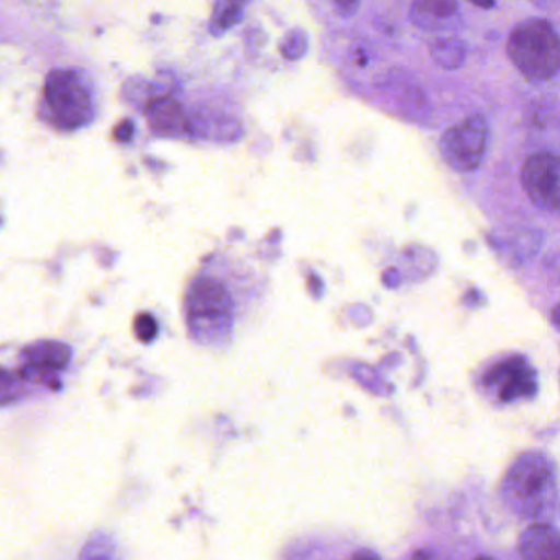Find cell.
Instances as JSON below:
<instances>
[{"instance_id": "277c9868", "label": "cell", "mask_w": 560, "mask_h": 560, "mask_svg": "<svg viewBox=\"0 0 560 560\" xmlns=\"http://www.w3.org/2000/svg\"><path fill=\"white\" fill-rule=\"evenodd\" d=\"M44 97L57 129L70 132L86 126L93 117L90 90L77 71H51L45 83Z\"/></svg>"}, {"instance_id": "7c38bea8", "label": "cell", "mask_w": 560, "mask_h": 560, "mask_svg": "<svg viewBox=\"0 0 560 560\" xmlns=\"http://www.w3.org/2000/svg\"><path fill=\"white\" fill-rule=\"evenodd\" d=\"M432 61L444 70L455 71L464 67L467 50L457 38H438L429 47Z\"/></svg>"}, {"instance_id": "ffe728a7", "label": "cell", "mask_w": 560, "mask_h": 560, "mask_svg": "<svg viewBox=\"0 0 560 560\" xmlns=\"http://www.w3.org/2000/svg\"><path fill=\"white\" fill-rule=\"evenodd\" d=\"M355 557H376V556H375V553L363 552V553H355Z\"/></svg>"}, {"instance_id": "7a4b0ae2", "label": "cell", "mask_w": 560, "mask_h": 560, "mask_svg": "<svg viewBox=\"0 0 560 560\" xmlns=\"http://www.w3.org/2000/svg\"><path fill=\"white\" fill-rule=\"evenodd\" d=\"M189 332L205 346H218L232 332L234 301L228 288L212 277H199L188 288L185 300Z\"/></svg>"}, {"instance_id": "6da1fadb", "label": "cell", "mask_w": 560, "mask_h": 560, "mask_svg": "<svg viewBox=\"0 0 560 560\" xmlns=\"http://www.w3.org/2000/svg\"><path fill=\"white\" fill-rule=\"evenodd\" d=\"M503 498L524 520L546 517L557 501V474L549 457L540 452L520 455L504 477Z\"/></svg>"}, {"instance_id": "e0dca14e", "label": "cell", "mask_w": 560, "mask_h": 560, "mask_svg": "<svg viewBox=\"0 0 560 560\" xmlns=\"http://www.w3.org/2000/svg\"><path fill=\"white\" fill-rule=\"evenodd\" d=\"M334 2L340 9V12H343L346 15L355 14L360 5V0H334Z\"/></svg>"}, {"instance_id": "ac0fdd59", "label": "cell", "mask_w": 560, "mask_h": 560, "mask_svg": "<svg viewBox=\"0 0 560 560\" xmlns=\"http://www.w3.org/2000/svg\"><path fill=\"white\" fill-rule=\"evenodd\" d=\"M468 2H471V4L480 9H491L497 0H468Z\"/></svg>"}, {"instance_id": "d6986e66", "label": "cell", "mask_w": 560, "mask_h": 560, "mask_svg": "<svg viewBox=\"0 0 560 560\" xmlns=\"http://www.w3.org/2000/svg\"><path fill=\"white\" fill-rule=\"evenodd\" d=\"M552 323L560 330V303L552 310Z\"/></svg>"}, {"instance_id": "8992f818", "label": "cell", "mask_w": 560, "mask_h": 560, "mask_svg": "<svg viewBox=\"0 0 560 560\" xmlns=\"http://www.w3.org/2000/svg\"><path fill=\"white\" fill-rule=\"evenodd\" d=\"M521 185L527 199L544 212H560V156L536 152L524 160Z\"/></svg>"}, {"instance_id": "30bf717a", "label": "cell", "mask_w": 560, "mask_h": 560, "mask_svg": "<svg viewBox=\"0 0 560 560\" xmlns=\"http://www.w3.org/2000/svg\"><path fill=\"white\" fill-rule=\"evenodd\" d=\"M520 552L524 559L560 560V534L549 524H533L521 536Z\"/></svg>"}, {"instance_id": "ba28073f", "label": "cell", "mask_w": 560, "mask_h": 560, "mask_svg": "<svg viewBox=\"0 0 560 560\" xmlns=\"http://www.w3.org/2000/svg\"><path fill=\"white\" fill-rule=\"evenodd\" d=\"M145 116L149 119L150 129L156 136L179 137L185 136L189 130L182 106L172 96L152 97L147 103Z\"/></svg>"}, {"instance_id": "9a60e30c", "label": "cell", "mask_w": 560, "mask_h": 560, "mask_svg": "<svg viewBox=\"0 0 560 560\" xmlns=\"http://www.w3.org/2000/svg\"><path fill=\"white\" fill-rule=\"evenodd\" d=\"M133 332H136L137 339H139L140 342H152L156 334H159V323H156L152 314L140 313L139 316L133 319Z\"/></svg>"}, {"instance_id": "5bb4252c", "label": "cell", "mask_w": 560, "mask_h": 560, "mask_svg": "<svg viewBox=\"0 0 560 560\" xmlns=\"http://www.w3.org/2000/svg\"><path fill=\"white\" fill-rule=\"evenodd\" d=\"M307 47H310V40L306 32L294 28L281 42L280 51L287 60L298 61L306 55Z\"/></svg>"}, {"instance_id": "4fadbf2b", "label": "cell", "mask_w": 560, "mask_h": 560, "mask_svg": "<svg viewBox=\"0 0 560 560\" xmlns=\"http://www.w3.org/2000/svg\"><path fill=\"white\" fill-rule=\"evenodd\" d=\"M247 0H214L212 9L211 32L222 35L241 24Z\"/></svg>"}, {"instance_id": "3957f363", "label": "cell", "mask_w": 560, "mask_h": 560, "mask_svg": "<svg viewBox=\"0 0 560 560\" xmlns=\"http://www.w3.org/2000/svg\"><path fill=\"white\" fill-rule=\"evenodd\" d=\"M511 63L530 81H549L560 71V38L550 22L527 19L521 22L506 45Z\"/></svg>"}, {"instance_id": "2e32d148", "label": "cell", "mask_w": 560, "mask_h": 560, "mask_svg": "<svg viewBox=\"0 0 560 560\" xmlns=\"http://www.w3.org/2000/svg\"><path fill=\"white\" fill-rule=\"evenodd\" d=\"M114 137L116 140L122 143H129L133 137V124L129 119L122 120L119 126L114 130Z\"/></svg>"}, {"instance_id": "8fae6325", "label": "cell", "mask_w": 560, "mask_h": 560, "mask_svg": "<svg viewBox=\"0 0 560 560\" xmlns=\"http://www.w3.org/2000/svg\"><path fill=\"white\" fill-rule=\"evenodd\" d=\"M70 346L58 340H38L22 350V362L37 369L60 372L70 365Z\"/></svg>"}, {"instance_id": "9c48e42d", "label": "cell", "mask_w": 560, "mask_h": 560, "mask_svg": "<svg viewBox=\"0 0 560 560\" xmlns=\"http://www.w3.org/2000/svg\"><path fill=\"white\" fill-rule=\"evenodd\" d=\"M409 15L424 31H447L457 22L458 5L455 0H412Z\"/></svg>"}, {"instance_id": "52a82bcc", "label": "cell", "mask_w": 560, "mask_h": 560, "mask_svg": "<svg viewBox=\"0 0 560 560\" xmlns=\"http://www.w3.org/2000/svg\"><path fill=\"white\" fill-rule=\"evenodd\" d=\"M485 385L493 388L503 402L530 398L537 388L536 372L523 357H511L487 373Z\"/></svg>"}, {"instance_id": "5b68a950", "label": "cell", "mask_w": 560, "mask_h": 560, "mask_svg": "<svg viewBox=\"0 0 560 560\" xmlns=\"http://www.w3.org/2000/svg\"><path fill=\"white\" fill-rule=\"evenodd\" d=\"M488 124L481 116H471L442 136L441 155L455 172H474L483 162L488 149Z\"/></svg>"}]
</instances>
